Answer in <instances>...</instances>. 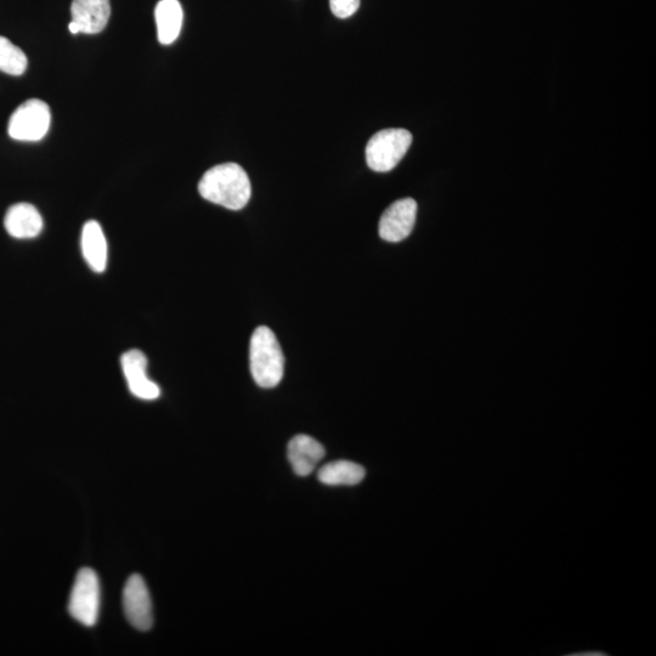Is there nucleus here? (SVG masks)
Returning <instances> with one entry per match:
<instances>
[{
  "label": "nucleus",
  "mask_w": 656,
  "mask_h": 656,
  "mask_svg": "<svg viewBox=\"0 0 656 656\" xmlns=\"http://www.w3.org/2000/svg\"><path fill=\"white\" fill-rule=\"evenodd\" d=\"M121 363L128 388L134 397L146 401L160 398V387L147 376V358L143 352L129 350L123 354Z\"/></svg>",
  "instance_id": "obj_8"
},
{
  "label": "nucleus",
  "mask_w": 656,
  "mask_h": 656,
  "mask_svg": "<svg viewBox=\"0 0 656 656\" xmlns=\"http://www.w3.org/2000/svg\"><path fill=\"white\" fill-rule=\"evenodd\" d=\"M325 454L324 446L309 435H296L288 444V461L299 477H308L313 473Z\"/></svg>",
  "instance_id": "obj_10"
},
{
  "label": "nucleus",
  "mask_w": 656,
  "mask_h": 656,
  "mask_svg": "<svg viewBox=\"0 0 656 656\" xmlns=\"http://www.w3.org/2000/svg\"><path fill=\"white\" fill-rule=\"evenodd\" d=\"M333 15L338 19H348L360 8V0H330Z\"/></svg>",
  "instance_id": "obj_16"
},
{
  "label": "nucleus",
  "mask_w": 656,
  "mask_h": 656,
  "mask_svg": "<svg viewBox=\"0 0 656 656\" xmlns=\"http://www.w3.org/2000/svg\"><path fill=\"white\" fill-rule=\"evenodd\" d=\"M100 599L98 575L89 568L79 570L69 603V612L72 618L84 626H94L99 618Z\"/></svg>",
  "instance_id": "obj_5"
},
{
  "label": "nucleus",
  "mask_w": 656,
  "mask_h": 656,
  "mask_svg": "<svg viewBox=\"0 0 656 656\" xmlns=\"http://www.w3.org/2000/svg\"><path fill=\"white\" fill-rule=\"evenodd\" d=\"M4 226L15 239H35L43 230V218L35 206L30 203H18L8 209Z\"/></svg>",
  "instance_id": "obj_11"
},
{
  "label": "nucleus",
  "mask_w": 656,
  "mask_h": 656,
  "mask_svg": "<svg viewBox=\"0 0 656 656\" xmlns=\"http://www.w3.org/2000/svg\"><path fill=\"white\" fill-rule=\"evenodd\" d=\"M71 15L79 32L96 35V33L103 32L109 24L110 0H73Z\"/></svg>",
  "instance_id": "obj_9"
},
{
  "label": "nucleus",
  "mask_w": 656,
  "mask_h": 656,
  "mask_svg": "<svg viewBox=\"0 0 656 656\" xmlns=\"http://www.w3.org/2000/svg\"><path fill=\"white\" fill-rule=\"evenodd\" d=\"M250 365L254 382L262 388H275L284 378L285 356L275 333L267 326L253 332Z\"/></svg>",
  "instance_id": "obj_2"
},
{
  "label": "nucleus",
  "mask_w": 656,
  "mask_h": 656,
  "mask_svg": "<svg viewBox=\"0 0 656 656\" xmlns=\"http://www.w3.org/2000/svg\"><path fill=\"white\" fill-rule=\"evenodd\" d=\"M203 199L231 211H240L250 202L251 180L237 163H224L209 169L199 184Z\"/></svg>",
  "instance_id": "obj_1"
},
{
  "label": "nucleus",
  "mask_w": 656,
  "mask_h": 656,
  "mask_svg": "<svg viewBox=\"0 0 656 656\" xmlns=\"http://www.w3.org/2000/svg\"><path fill=\"white\" fill-rule=\"evenodd\" d=\"M82 253L90 269L103 273L107 265V242L103 229L95 220H89L82 230Z\"/></svg>",
  "instance_id": "obj_13"
},
{
  "label": "nucleus",
  "mask_w": 656,
  "mask_h": 656,
  "mask_svg": "<svg viewBox=\"0 0 656 656\" xmlns=\"http://www.w3.org/2000/svg\"><path fill=\"white\" fill-rule=\"evenodd\" d=\"M123 609L129 624L139 631H149L154 622L149 588L140 575H132L123 590Z\"/></svg>",
  "instance_id": "obj_6"
},
{
  "label": "nucleus",
  "mask_w": 656,
  "mask_h": 656,
  "mask_svg": "<svg viewBox=\"0 0 656 656\" xmlns=\"http://www.w3.org/2000/svg\"><path fill=\"white\" fill-rule=\"evenodd\" d=\"M69 30L72 33V35H78V33H81L79 32L78 26L73 21L70 22Z\"/></svg>",
  "instance_id": "obj_17"
},
{
  "label": "nucleus",
  "mask_w": 656,
  "mask_h": 656,
  "mask_svg": "<svg viewBox=\"0 0 656 656\" xmlns=\"http://www.w3.org/2000/svg\"><path fill=\"white\" fill-rule=\"evenodd\" d=\"M27 56L8 38L0 36V71L10 76H21L27 70Z\"/></svg>",
  "instance_id": "obj_15"
},
{
  "label": "nucleus",
  "mask_w": 656,
  "mask_h": 656,
  "mask_svg": "<svg viewBox=\"0 0 656 656\" xmlns=\"http://www.w3.org/2000/svg\"><path fill=\"white\" fill-rule=\"evenodd\" d=\"M157 37L163 45L177 41L182 31L184 13L179 0H160L155 10Z\"/></svg>",
  "instance_id": "obj_12"
},
{
  "label": "nucleus",
  "mask_w": 656,
  "mask_h": 656,
  "mask_svg": "<svg viewBox=\"0 0 656 656\" xmlns=\"http://www.w3.org/2000/svg\"><path fill=\"white\" fill-rule=\"evenodd\" d=\"M52 113L47 103L31 99L21 104L11 115L9 137L19 141H39L48 134Z\"/></svg>",
  "instance_id": "obj_4"
},
{
  "label": "nucleus",
  "mask_w": 656,
  "mask_h": 656,
  "mask_svg": "<svg viewBox=\"0 0 656 656\" xmlns=\"http://www.w3.org/2000/svg\"><path fill=\"white\" fill-rule=\"evenodd\" d=\"M417 217V203L414 199L395 201L386 209L380 220V236L384 241L400 242L409 237L414 230Z\"/></svg>",
  "instance_id": "obj_7"
},
{
  "label": "nucleus",
  "mask_w": 656,
  "mask_h": 656,
  "mask_svg": "<svg viewBox=\"0 0 656 656\" xmlns=\"http://www.w3.org/2000/svg\"><path fill=\"white\" fill-rule=\"evenodd\" d=\"M365 475V468L358 463L336 461L320 469L319 480L322 484L331 486H352L363 482Z\"/></svg>",
  "instance_id": "obj_14"
},
{
  "label": "nucleus",
  "mask_w": 656,
  "mask_h": 656,
  "mask_svg": "<svg viewBox=\"0 0 656 656\" xmlns=\"http://www.w3.org/2000/svg\"><path fill=\"white\" fill-rule=\"evenodd\" d=\"M412 144V134L406 129H384L373 135L366 146V161L372 171H392L403 160Z\"/></svg>",
  "instance_id": "obj_3"
}]
</instances>
